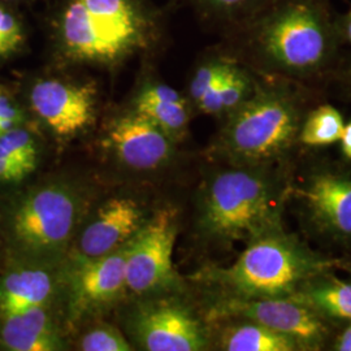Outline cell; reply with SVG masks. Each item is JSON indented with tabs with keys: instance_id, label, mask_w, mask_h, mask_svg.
Instances as JSON below:
<instances>
[{
	"instance_id": "obj_17",
	"label": "cell",
	"mask_w": 351,
	"mask_h": 351,
	"mask_svg": "<svg viewBox=\"0 0 351 351\" xmlns=\"http://www.w3.org/2000/svg\"><path fill=\"white\" fill-rule=\"evenodd\" d=\"M52 280L42 269H21L10 274L0 282V315L23 313L42 307L50 300Z\"/></svg>"
},
{
	"instance_id": "obj_19",
	"label": "cell",
	"mask_w": 351,
	"mask_h": 351,
	"mask_svg": "<svg viewBox=\"0 0 351 351\" xmlns=\"http://www.w3.org/2000/svg\"><path fill=\"white\" fill-rule=\"evenodd\" d=\"M221 343L229 351L302 350L294 339L250 320L229 328L223 335Z\"/></svg>"
},
{
	"instance_id": "obj_24",
	"label": "cell",
	"mask_w": 351,
	"mask_h": 351,
	"mask_svg": "<svg viewBox=\"0 0 351 351\" xmlns=\"http://www.w3.org/2000/svg\"><path fill=\"white\" fill-rule=\"evenodd\" d=\"M85 351H129L130 343L114 328H97L86 333L81 341Z\"/></svg>"
},
{
	"instance_id": "obj_26",
	"label": "cell",
	"mask_w": 351,
	"mask_h": 351,
	"mask_svg": "<svg viewBox=\"0 0 351 351\" xmlns=\"http://www.w3.org/2000/svg\"><path fill=\"white\" fill-rule=\"evenodd\" d=\"M0 40L8 53L19 50L24 42V34L20 23L11 13L0 7Z\"/></svg>"
},
{
	"instance_id": "obj_4",
	"label": "cell",
	"mask_w": 351,
	"mask_h": 351,
	"mask_svg": "<svg viewBox=\"0 0 351 351\" xmlns=\"http://www.w3.org/2000/svg\"><path fill=\"white\" fill-rule=\"evenodd\" d=\"M202 226L216 239L249 241L278 229V191L263 176L223 172L206 193Z\"/></svg>"
},
{
	"instance_id": "obj_18",
	"label": "cell",
	"mask_w": 351,
	"mask_h": 351,
	"mask_svg": "<svg viewBox=\"0 0 351 351\" xmlns=\"http://www.w3.org/2000/svg\"><path fill=\"white\" fill-rule=\"evenodd\" d=\"M291 298L322 316L351 320V282L322 274L306 281Z\"/></svg>"
},
{
	"instance_id": "obj_31",
	"label": "cell",
	"mask_w": 351,
	"mask_h": 351,
	"mask_svg": "<svg viewBox=\"0 0 351 351\" xmlns=\"http://www.w3.org/2000/svg\"><path fill=\"white\" fill-rule=\"evenodd\" d=\"M341 147L343 155L351 160V121L343 128L342 136H341Z\"/></svg>"
},
{
	"instance_id": "obj_12",
	"label": "cell",
	"mask_w": 351,
	"mask_h": 351,
	"mask_svg": "<svg viewBox=\"0 0 351 351\" xmlns=\"http://www.w3.org/2000/svg\"><path fill=\"white\" fill-rule=\"evenodd\" d=\"M143 226V215L138 204L129 198L106 202L86 226L80 241L85 259L99 258L120 249Z\"/></svg>"
},
{
	"instance_id": "obj_9",
	"label": "cell",
	"mask_w": 351,
	"mask_h": 351,
	"mask_svg": "<svg viewBox=\"0 0 351 351\" xmlns=\"http://www.w3.org/2000/svg\"><path fill=\"white\" fill-rule=\"evenodd\" d=\"M294 191L319 230L335 239H351V177L317 172Z\"/></svg>"
},
{
	"instance_id": "obj_13",
	"label": "cell",
	"mask_w": 351,
	"mask_h": 351,
	"mask_svg": "<svg viewBox=\"0 0 351 351\" xmlns=\"http://www.w3.org/2000/svg\"><path fill=\"white\" fill-rule=\"evenodd\" d=\"M128 243L99 258L86 259L75 269L72 278V308L75 314L112 301L126 288Z\"/></svg>"
},
{
	"instance_id": "obj_33",
	"label": "cell",
	"mask_w": 351,
	"mask_h": 351,
	"mask_svg": "<svg viewBox=\"0 0 351 351\" xmlns=\"http://www.w3.org/2000/svg\"><path fill=\"white\" fill-rule=\"evenodd\" d=\"M7 55H10V53H8V51L4 47V45L1 43V40H0V56H7Z\"/></svg>"
},
{
	"instance_id": "obj_2",
	"label": "cell",
	"mask_w": 351,
	"mask_h": 351,
	"mask_svg": "<svg viewBox=\"0 0 351 351\" xmlns=\"http://www.w3.org/2000/svg\"><path fill=\"white\" fill-rule=\"evenodd\" d=\"M330 264L278 228L251 239L236 263L211 276L234 298H291Z\"/></svg>"
},
{
	"instance_id": "obj_29",
	"label": "cell",
	"mask_w": 351,
	"mask_h": 351,
	"mask_svg": "<svg viewBox=\"0 0 351 351\" xmlns=\"http://www.w3.org/2000/svg\"><path fill=\"white\" fill-rule=\"evenodd\" d=\"M208 5H213L216 10L221 11H234L239 7L249 4L252 0H202Z\"/></svg>"
},
{
	"instance_id": "obj_7",
	"label": "cell",
	"mask_w": 351,
	"mask_h": 351,
	"mask_svg": "<svg viewBox=\"0 0 351 351\" xmlns=\"http://www.w3.org/2000/svg\"><path fill=\"white\" fill-rule=\"evenodd\" d=\"M213 316H239L271 328L294 339L302 350L319 349L326 341L328 328L323 316L293 298H226L215 306Z\"/></svg>"
},
{
	"instance_id": "obj_15",
	"label": "cell",
	"mask_w": 351,
	"mask_h": 351,
	"mask_svg": "<svg viewBox=\"0 0 351 351\" xmlns=\"http://www.w3.org/2000/svg\"><path fill=\"white\" fill-rule=\"evenodd\" d=\"M0 339L7 349L13 351H53L60 342L51 323L50 316L42 307L4 316Z\"/></svg>"
},
{
	"instance_id": "obj_1",
	"label": "cell",
	"mask_w": 351,
	"mask_h": 351,
	"mask_svg": "<svg viewBox=\"0 0 351 351\" xmlns=\"http://www.w3.org/2000/svg\"><path fill=\"white\" fill-rule=\"evenodd\" d=\"M252 32L263 63L290 77L320 73L341 40L326 0H271Z\"/></svg>"
},
{
	"instance_id": "obj_11",
	"label": "cell",
	"mask_w": 351,
	"mask_h": 351,
	"mask_svg": "<svg viewBox=\"0 0 351 351\" xmlns=\"http://www.w3.org/2000/svg\"><path fill=\"white\" fill-rule=\"evenodd\" d=\"M108 141L117 158L134 169H154L171 154L169 136L150 119L133 112L113 124Z\"/></svg>"
},
{
	"instance_id": "obj_30",
	"label": "cell",
	"mask_w": 351,
	"mask_h": 351,
	"mask_svg": "<svg viewBox=\"0 0 351 351\" xmlns=\"http://www.w3.org/2000/svg\"><path fill=\"white\" fill-rule=\"evenodd\" d=\"M336 23H337L339 38L351 45V10L349 12L339 16V19H336Z\"/></svg>"
},
{
	"instance_id": "obj_21",
	"label": "cell",
	"mask_w": 351,
	"mask_h": 351,
	"mask_svg": "<svg viewBox=\"0 0 351 351\" xmlns=\"http://www.w3.org/2000/svg\"><path fill=\"white\" fill-rule=\"evenodd\" d=\"M136 112L150 119L152 123L162 128L168 136L182 132L188 125L186 101H160L137 98Z\"/></svg>"
},
{
	"instance_id": "obj_6",
	"label": "cell",
	"mask_w": 351,
	"mask_h": 351,
	"mask_svg": "<svg viewBox=\"0 0 351 351\" xmlns=\"http://www.w3.org/2000/svg\"><path fill=\"white\" fill-rule=\"evenodd\" d=\"M176 236L175 213L169 210L159 211L143 224L128 243L126 288L141 294L173 282Z\"/></svg>"
},
{
	"instance_id": "obj_16",
	"label": "cell",
	"mask_w": 351,
	"mask_h": 351,
	"mask_svg": "<svg viewBox=\"0 0 351 351\" xmlns=\"http://www.w3.org/2000/svg\"><path fill=\"white\" fill-rule=\"evenodd\" d=\"M103 34L120 52L130 50L141 39V19L130 0H82Z\"/></svg>"
},
{
	"instance_id": "obj_5",
	"label": "cell",
	"mask_w": 351,
	"mask_h": 351,
	"mask_svg": "<svg viewBox=\"0 0 351 351\" xmlns=\"http://www.w3.org/2000/svg\"><path fill=\"white\" fill-rule=\"evenodd\" d=\"M78 202L69 189L49 185L32 193L13 215L12 232L19 243L36 254L62 250L78 217Z\"/></svg>"
},
{
	"instance_id": "obj_22",
	"label": "cell",
	"mask_w": 351,
	"mask_h": 351,
	"mask_svg": "<svg viewBox=\"0 0 351 351\" xmlns=\"http://www.w3.org/2000/svg\"><path fill=\"white\" fill-rule=\"evenodd\" d=\"M0 158L8 159L32 173L37 167V147L33 137L23 129L12 130L0 136Z\"/></svg>"
},
{
	"instance_id": "obj_28",
	"label": "cell",
	"mask_w": 351,
	"mask_h": 351,
	"mask_svg": "<svg viewBox=\"0 0 351 351\" xmlns=\"http://www.w3.org/2000/svg\"><path fill=\"white\" fill-rule=\"evenodd\" d=\"M29 175L24 167L11 162L8 159L0 158V181L3 182H17Z\"/></svg>"
},
{
	"instance_id": "obj_20",
	"label": "cell",
	"mask_w": 351,
	"mask_h": 351,
	"mask_svg": "<svg viewBox=\"0 0 351 351\" xmlns=\"http://www.w3.org/2000/svg\"><path fill=\"white\" fill-rule=\"evenodd\" d=\"M343 128L342 114L335 107L324 104L303 119L298 139L311 147L332 145L341 139Z\"/></svg>"
},
{
	"instance_id": "obj_10",
	"label": "cell",
	"mask_w": 351,
	"mask_h": 351,
	"mask_svg": "<svg viewBox=\"0 0 351 351\" xmlns=\"http://www.w3.org/2000/svg\"><path fill=\"white\" fill-rule=\"evenodd\" d=\"M136 329L149 351H198L207 345L201 323L175 304L147 307L137 316Z\"/></svg>"
},
{
	"instance_id": "obj_3",
	"label": "cell",
	"mask_w": 351,
	"mask_h": 351,
	"mask_svg": "<svg viewBox=\"0 0 351 351\" xmlns=\"http://www.w3.org/2000/svg\"><path fill=\"white\" fill-rule=\"evenodd\" d=\"M303 119L300 101L289 88H256L232 111L223 138L226 150L245 163L277 160L298 139Z\"/></svg>"
},
{
	"instance_id": "obj_32",
	"label": "cell",
	"mask_w": 351,
	"mask_h": 351,
	"mask_svg": "<svg viewBox=\"0 0 351 351\" xmlns=\"http://www.w3.org/2000/svg\"><path fill=\"white\" fill-rule=\"evenodd\" d=\"M336 350L351 351V324L339 336L336 342Z\"/></svg>"
},
{
	"instance_id": "obj_27",
	"label": "cell",
	"mask_w": 351,
	"mask_h": 351,
	"mask_svg": "<svg viewBox=\"0 0 351 351\" xmlns=\"http://www.w3.org/2000/svg\"><path fill=\"white\" fill-rule=\"evenodd\" d=\"M138 98L160 101H185V98L181 97L180 93H177L175 88H169L167 85H152L149 88H143Z\"/></svg>"
},
{
	"instance_id": "obj_8",
	"label": "cell",
	"mask_w": 351,
	"mask_h": 351,
	"mask_svg": "<svg viewBox=\"0 0 351 351\" xmlns=\"http://www.w3.org/2000/svg\"><path fill=\"white\" fill-rule=\"evenodd\" d=\"M30 103L56 136L73 137L94 120L95 90L90 85L43 80L32 88Z\"/></svg>"
},
{
	"instance_id": "obj_23",
	"label": "cell",
	"mask_w": 351,
	"mask_h": 351,
	"mask_svg": "<svg viewBox=\"0 0 351 351\" xmlns=\"http://www.w3.org/2000/svg\"><path fill=\"white\" fill-rule=\"evenodd\" d=\"M250 88L249 75L233 64L224 77L220 90L223 112H232L242 101H246L251 95Z\"/></svg>"
},
{
	"instance_id": "obj_14",
	"label": "cell",
	"mask_w": 351,
	"mask_h": 351,
	"mask_svg": "<svg viewBox=\"0 0 351 351\" xmlns=\"http://www.w3.org/2000/svg\"><path fill=\"white\" fill-rule=\"evenodd\" d=\"M62 36L66 50L77 59L112 62L121 56L103 34L82 0H73L65 10Z\"/></svg>"
},
{
	"instance_id": "obj_25",
	"label": "cell",
	"mask_w": 351,
	"mask_h": 351,
	"mask_svg": "<svg viewBox=\"0 0 351 351\" xmlns=\"http://www.w3.org/2000/svg\"><path fill=\"white\" fill-rule=\"evenodd\" d=\"M230 65L232 63L221 62V60L210 62L202 65L201 68L195 72L194 78L190 84V95L195 103L199 101L223 75H226Z\"/></svg>"
}]
</instances>
